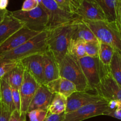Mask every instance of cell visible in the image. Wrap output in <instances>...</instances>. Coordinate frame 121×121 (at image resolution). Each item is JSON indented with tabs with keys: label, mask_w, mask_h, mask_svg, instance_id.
Returning <instances> with one entry per match:
<instances>
[{
	"label": "cell",
	"mask_w": 121,
	"mask_h": 121,
	"mask_svg": "<svg viewBox=\"0 0 121 121\" xmlns=\"http://www.w3.org/2000/svg\"><path fill=\"white\" fill-rule=\"evenodd\" d=\"M45 86L53 94L59 93L66 98H68L74 92L78 91L74 83L61 77L47 83Z\"/></svg>",
	"instance_id": "obj_18"
},
{
	"label": "cell",
	"mask_w": 121,
	"mask_h": 121,
	"mask_svg": "<svg viewBox=\"0 0 121 121\" xmlns=\"http://www.w3.org/2000/svg\"><path fill=\"white\" fill-rule=\"evenodd\" d=\"M39 33L23 26L0 45V54L17 48Z\"/></svg>",
	"instance_id": "obj_12"
},
{
	"label": "cell",
	"mask_w": 121,
	"mask_h": 121,
	"mask_svg": "<svg viewBox=\"0 0 121 121\" xmlns=\"http://www.w3.org/2000/svg\"><path fill=\"white\" fill-rule=\"evenodd\" d=\"M27 113L21 112L15 110L11 114L9 121H27Z\"/></svg>",
	"instance_id": "obj_32"
},
{
	"label": "cell",
	"mask_w": 121,
	"mask_h": 121,
	"mask_svg": "<svg viewBox=\"0 0 121 121\" xmlns=\"http://www.w3.org/2000/svg\"><path fill=\"white\" fill-rule=\"evenodd\" d=\"M75 14L84 20L91 21L107 20L101 7L93 0H80Z\"/></svg>",
	"instance_id": "obj_11"
},
{
	"label": "cell",
	"mask_w": 121,
	"mask_h": 121,
	"mask_svg": "<svg viewBox=\"0 0 121 121\" xmlns=\"http://www.w3.org/2000/svg\"><path fill=\"white\" fill-rule=\"evenodd\" d=\"M115 50L110 45L100 43L98 58L103 65L109 67Z\"/></svg>",
	"instance_id": "obj_26"
},
{
	"label": "cell",
	"mask_w": 121,
	"mask_h": 121,
	"mask_svg": "<svg viewBox=\"0 0 121 121\" xmlns=\"http://www.w3.org/2000/svg\"><path fill=\"white\" fill-rule=\"evenodd\" d=\"M8 10L6 9V10H3L1 11L0 10V23L3 21V20L4 19L5 16L6 14L7 13Z\"/></svg>",
	"instance_id": "obj_39"
},
{
	"label": "cell",
	"mask_w": 121,
	"mask_h": 121,
	"mask_svg": "<svg viewBox=\"0 0 121 121\" xmlns=\"http://www.w3.org/2000/svg\"><path fill=\"white\" fill-rule=\"evenodd\" d=\"M9 0H0V10L3 11L7 9Z\"/></svg>",
	"instance_id": "obj_38"
},
{
	"label": "cell",
	"mask_w": 121,
	"mask_h": 121,
	"mask_svg": "<svg viewBox=\"0 0 121 121\" xmlns=\"http://www.w3.org/2000/svg\"><path fill=\"white\" fill-rule=\"evenodd\" d=\"M100 43L98 40L85 42V46L86 56L92 57H98L100 49Z\"/></svg>",
	"instance_id": "obj_28"
},
{
	"label": "cell",
	"mask_w": 121,
	"mask_h": 121,
	"mask_svg": "<svg viewBox=\"0 0 121 121\" xmlns=\"http://www.w3.org/2000/svg\"><path fill=\"white\" fill-rule=\"evenodd\" d=\"M23 26V24L12 16L10 11H8L4 19L0 23V45Z\"/></svg>",
	"instance_id": "obj_17"
},
{
	"label": "cell",
	"mask_w": 121,
	"mask_h": 121,
	"mask_svg": "<svg viewBox=\"0 0 121 121\" xmlns=\"http://www.w3.org/2000/svg\"><path fill=\"white\" fill-rule=\"evenodd\" d=\"M47 32L42 31L14 50L0 54V60L18 61L37 54H44L47 50Z\"/></svg>",
	"instance_id": "obj_2"
},
{
	"label": "cell",
	"mask_w": 121,
	"mask_h": 121,
	"mask_svg": "<svg viewBox=\"0 0 121 121\" xmlns=\"http://www.w3.org/2000/svg\"><path fill=\"white\" fill-rule=\"evenodd\" d=\"M47 110H34L27 113L30 121H44L48 115Z\"/></svg>",
	"instance_id": "obj_30"
},
{
	"label": "cell",
	"mask_w": 121,
	"mask_h": 121,
	"mask_svg": "<svg viewBox=\"0 0 121 121\" xmlns=\"http://www.w3.org/2000/svg\"><path fill=\"white\" fill-rule=\"evenodd\" d=\"M104 115L109 116V117H112L113 118L121 120V106L114 111L106 112L105 113Z\"/></svg>",
	"instance_id": "obj_37"
},
{
	"label": "cell",
	"mask_w": 121,
	"mask_h": 121,
	"mask_svg": "<svg viewBox=\"0 0 121 121\" xmlns=\"http://www.w3.org/2000/svg\"><path fill=\"white\" fill-rule=\"evenodd\" d=\"M72 39L80 40L85 42L98 40L92 30L81 18L78 19L76 22V28Z\"/></svg>",
	"instance_id": "obj_20"
},
{
	"label": "cell",
	"mask_w": 121,
	"mask_h": 121,
	"mask_svg": "<svg viewBox=\"0 0 121 121\" xmlns=\"http://www.w3.org/2000/svg\"><path fill=\"white\" fill-rule=\"evenodd\" d=\"M40 85L28 72L25 70L23 80L19 89L21 97V112L27 113L30 104Z\"/></svg>",
	"instance_id": "obj_10"
},
{
	"label": "cell",
	"mask_w": 121,
	"mask_h": 121,
	"mask_svg": "<svg viewBox=\"0 0 121 121\" xmlns=\"http://www.w3.org/2000/svg\"><path fill=\"white\" fill-rule=\"evenodd\" d=\"M67 98L59 93L53 94V98L48 108V113L60 115L65 113L67 106Z\"/></svg>",
	"instance_id": "obj_22"
},
{
	"label": "cell",
	"mask_w": 121,
	"mask_h": 121,
	"mask_svg": "<svg viewBox=\"0 0 121 121\" xmlns=\"http://www.w3.org/2000/svg\"><path fill=\"white\" fill-rule=\"evenodd\" d=\"M59 69L60 77L74 83L78 92L92 91L76 57L67 53L59 64Z\"/></svg>",
	"instance_id": "obj_4"
},
{
	"label": "cell",
	"mask_w": 121,
	"mask_h": 121,
	"mask_svg": "<svg viewBox=\"0 0 121 121\" xmlns=\"http://www.w3.org/2000/svg\"><path fill=\"white\" fill-rule=\"evenodd\" d=\"M53 94L45 85H40L28 106L27 113L34 110H47L50 105Z\"/></svg>",
	"instance_id": "obj_15"
},
{
	"label": "cell",
	"mask_w": 121,
	"mask_h": 121,
	"mask_svg": "<svg viewBox=\"0 0 121 121\" xmlns=\"http://www.w3.org/2000/svg\"><path fill=\"white\" fill-rule=\"evenodd\" d=\"M12 16L22 22L24 26L34 31L41 33L47 30L48 15L41 5L28 11L19 9L10 11Z\"/></svg>",
	"instance_id": "obj_5"
},
{
	"label": "cell",
	"mask_w": 121,
	"mask_h": 121,
	"mask_svg": "<svg viewBox=\"0 0 121 121\" xmlns=\"http://www.w3.org/2000/svg\"><path fill=\"white\" fill-rule=\"evenodd\" d=\"M103 100H104V98L97 93L91 94L87 92L77 91L67 98V106L65 113H69L83 106L95 104Z\"/></svg>",
	"instance_id": "obj_13"
},
{
	"label": "cell",
	"mask_w": 121,
	"mask_h": 121,
	"mask_svg": "<svg viewBox=\"0 0 121 121\" xmlns=\"http://www.w3.org/2000/svg\"><path fill=\"white\" fill-rule=\"evenodd\" d=\"M108 100L104 99L65 113V118L62 121H82L96 116L104 115L108 109Z\"/></svg>",
	"instance_id": "obj_8"
},
{
	"label": "cell",
	"mask_w": 121,
	"mask_h": 121,
	"mask_svg": "<svg viewBox=\"0 0 121 121\" xmlns=\"http://www.w3.org/2000/svg\"><path fill=\"white\" fill-rule=\"evenodd\" d=\"M100 43L112 46L121 53V31L115 22L82 19Z\"/></svg>",
	"instance_id": "obj_3"
},
{
	"label": "cell",
	"mask_w": 121,
	"mask_h": 121,
	"mask_svg": "<svg viewBox=\"0 0 121 121\" xmlns=\"http://www.w3.org/2000/svg\"></svg>",
	"instance_id": "obj_41"
},
{
	"label": "cell",
	"mask_w": 121,
	"mask_h": 121,
	"mask_svg": "<svg viewBox=\"0 0 121 121\" xmlns=\"http://www.w3.org/2000/svg\"><path fill=\"white\" fill-rule=\"evenodd\" d=\"M11 112L0 101V121H9Z\"/></svg>",
	"instance_id": "obj_33"
},
{
	"label": "cell",
	"mask_w": 121,
	"mask_h": 121,
	"mask_svg": "<svg viewBox=\"0 0 121 121\" xmlns=\"http://www.w3.org/2000/svg\"><path fill=\"white\" fill-rule=\"evenodd\" d=\"M85 43V41L80 40L71 39L67 49V53L78 59L86 56Z\"/></svg>",
	"instance_id": "obj_25"
},
{
	"label": "cell",
	"mask_w": 121,
	"mask_h": 121,
	"mask_svg": "<svg viewBox=\"0 0 121 121\" xmlns=\"http://www.w3.org/2000/svg\"><path fill=\"white\" fill-rule=\"evenodd\" d=\"M37 1V2L39 3V4H41V1H42V0H36Z\"/></svg>",
	"instance_id": "obj_40"
},
{
	"label": "cell",
	"mask_w": 121,
	"mask_h": 121,
	"mask_svg": "<svg viewBox=\"0 0 121 121\" xmlns=\"http://www.w3.org/2000/svg\"><path fill=\"white\" fill-rule=\"evenodd\" d=\"M44 85L60 77L59 64L54 55L48 49L43 54Z\"/></svg>",
	"instance_id": "obj_16"
},
{
	"label": "cell",
	"mask_w": 121,
	"mask_h": 121,
	"mask_svg": "<svg viewBox=\"0 0 121 121\" xmlns=\"http://www.w3.org/2000/svg\"><path fill=\"white\" fill-rule=\"evenodd\" d=\"M40 5L43 6L48 15L47 30L80 18L76 14L61 9L54 0H42Z\"/></svg>",
	"instance_id": "obj_7"
},
{
	"label": "cell",
	"mask_w": 121,
	"mask_h": 121,
	"mask_svg": "<svg viewBox=\"0 0 121 121\" xmlns=\"http://www.w3.org/2000/svg\"><path fill=\"white\" fill-rule=\"evenodd\" d=\"M95 91L108 102L116 100L121 102V86L113 79L109 70L103 75Z\"/></svg>",
	"instance_id": "obj_9"
},
{
	"label": "cell",
	"mask_w": 121,
	"mask_h": 121,
	"mask_svg": "<svg viewBox=\"0 0 121 121\" xmlns=\"http://www.w3.org/2000/svg\"><path fill=\"white\" fill-rule=\"evenodd\" d=\"M65 113L60 115H54L48 113L47 117L44 121H62L65 118Z\"/></svg>",
	"instance_id": "obj_36"
},
{
	"label": "cell",
	"mask_w": 121,
	"mask_h": 121,
	"mask_svg": "<svg viewBox=\"0 0 121 121\" xmlns=\"http://www.w3.org/2000/svg\"><path fill=\"white\" fill-rule=\"evenodd\" d=\"M77 20L46 30L47 49L54 55L58 64L67 54L69 45L75 30Z\"/></svg>",
	"instance_id": "obj_1"
},
{
	"label": "cell",
	"mask_w": 121,
	"mask_h": 121,
	"mask_svg": "<svg viewBox=\"0 0 121 121\" xmlns=\"http://www.w3.org/2000/svg\"><path fill=\"white\" fill-rule=\"evenodd\" d=\"M0 101L11 112L15 110L11 86L3 79H0Z\"/></svg>",
	"instance_id": "obj_21"
},
{
	"label": "cell",
	"mask_w": 121,
	"mask_h": 121,
	"mask_svg": "<svg viewBox=\"0 0 121 121\" xmlns=\"http://www.w3.org/2000/svg\"><path fill=\"white\" fill-rule=\"evenodd\" d=\"M18 61L0 60V79L15 67Z\"/></svg>",
	"instance_id": "obj_29"
},
{
	"label": "cell",
	"mask_w": 121,
	"mask_h": 121,
	"mask_svg": "<svg viewBox=\"0 0 121 121\" xmlns=\"http://www.w3.org/2000/svg\"><path fill=\"white\" fill-rule=\"evenodd\" d=\"M43 54H34L20 60L25 70L28 72L40 85H44Z\"/></svg>",
	"instance_id": "obj_14"
},
{
	"label": "cell",
	"mask_w": 121,
	"mask_h": 121,
	"mask_svg": "<svg viewBox=\"0 0 121 121\" xmlns=\"http://www.w3.org/2000/svg\"><path fill=\"white\" fill-rule=\"evenodd\" d=\"M78 61L90 87L92 91H95L102 77L109 70V67L103 65L98 57L85 56L78 59Z\"/></svg>",
	"instance_id": "obj_6"
},
{
	"label": "cell",
	"mask_w": 121,
	"mask_h": 121,
	"mask_svg": "<svg viewBox=\"0 0 121 121\" xmlns=\"http://www.w3.org/2000/svg\"><path fill=\"white\" fill-rule=\"evenodd\" d=\"M24 72L25 69L23 66L20 61H18L15 67L6 74L2 79L8 83L11 88L19 90L23 80Z\"/></svg>",
	"instance_id": "obj_19"
},
{
	"label": "cell",
	"mask_w": 121,
	"mask_h": 121,
	"mask_svg": "<svg viewBox=\"0 0 121 121\" xmlns=\"http://www.w3.org/2000/svg\"><path fill=\"white\" fill-rule=\"evenodd\" d=\"M12 96L14 105L15 106V110L21 112V97L18 89L11 88Z\"/></svg>",
	"instance_id": "obj_31"
},
{
	"label": "cell",
	"mask_w": 121,
	"mask_h": 121,
	"mask_svg": "<svg viewBox=\"0 0 121 121\" xmlns=\"http://www.w3.org/2000/svg\"><path fill=\"white\" fill-rule=\"evenodd\" d=\"M102 9L107 20L109 22L116 21L115 6L117 0H93Z\"/></svg>",
	"instance_id": "obj_24"
},
{
	"label": "cell",
	"mask_w": 121,
	"mask_h": 121,
	"mask_svg": "<svg viewBox=\"0 0 121 121\" xmlns=\"http://www.w3.org/2000/svg\"><path fill=\"white\" fill-rule=\"evenodd\" d=\"M108 67L113 79L121 86V54L117 50L115 51Z\"/></svg>",
	"instance_id": "obj_23"
},
{
	"label": "cell",
	"mask_w": 121,
	"mask_h": 121,
	"mask_svg": "<svg viewBox=\"0 0 121 121\" xmlns=\"http://www.w3.org/2000/svg\"><path fill=\"white\" fill-rule=\"evenodd\" d=\"M58 5L69 13L75 14L80 0H54Z\"/></svg>",
	"instance_id": "obj_27"
},
{
	"label": "cell",
	"mask_w": 121,
	"mask_h": 121,
	"mask_svg": "<svg viewBox=\"0 0 121 121\" xmlns=\"http://www.w3.org/2000/svg\"><path fill=\"white\" fill-rule=\"evenodd\" d=\"M116 24L121 31V0H117L115 6Z\"/></svg>",
	"instance_id": "obj_35"
},
{
	"label": "cell",
	"mask_w": 121,
	"mask_h": 121,
	"mask_svg": "<svg viewBox=\"0 0 121 121\" xmlns=\"http://www.w3.org/2000/svg\"><path fill=\"white\" fill-rule=\"evenodd\" d=\"M39 3L36 0H25L22 4L21 10L28 11L36 8L39 5Z\"/></svg>",
	"instance_id": "obj_34"
}]
</instances>
